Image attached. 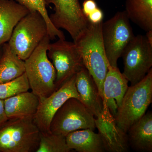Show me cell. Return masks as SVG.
I'll use <instances>...</instances> for the list:
<instances>
[{
	"instance_id": "6da1fadb",
	"label": "cell",
	"mask_w": 152,
	"mask_h": 152,
	"mask_svg": "<svg viewBox=\"0 0 152 152\" xmlns=\"http://www.w3.org/2000/svg\"><path fill=\"white\" fill-rule=\"evenodd\" d=\"M103 22L94 24L88 21L85 32L74 42L80 53L84 65L94 80L103 100L104 82L110 65L102 37Z\"/></svg>"
},
{
	"instance_id": "7a4b0ae2",
	"label": "cell",
	"mask_w": 152,
	"mask_h": 152,
	"mask_svg": "<svg viewBox=\"0 0 152 152\" xmlns=\"http://www.w3.org/2000/svg\"><path fill=\"white\" fill-rule=\"evenodd\" d=\"M50 41L47 36L25 61V73L30 89L39 100L49 96L56 90V72L47 54Z\"/></svg>"
},
{
	"instance_id": "3957f363",
	"label": "cell",
	"mask_w": 152,
	"mask_h": 152,
	"mask_svg": "<svg viewBox=\"0 0 152 152\" xmlns=\"http://www.w3.org/2000/svg\"><path fill=\"white\" fill-rule=\"evenodd\" d=\"M40 132L33 117L8 119L0 127V152H36Z\"/></svg>"
},
{
	"instance_id": "277c9868",
	"label": "cell",
	"mask_w": 152,
	"mask_h": 152,
	"mask_svg": "<svg viewBox=\"0 0 152 152\" xmlns=\"http://www.w3.org/2000/svg\"><path fill=\"white\" fill-rule=\"evenodd\" d=\"M152 102V69L138 83L129 87L115 116L125 132L145 114Z\"/></svg>"
},
{
	"instance_id": "5b68a950",
	"label": "cell",
	"mask_w": 152,
	"mask_h": 152,
	"mask_svg": "<svg viewBox=\"0 0 152 152\" xmlns=\"http://www.w3.org/2000/svg\"><path fill=\"white\" fill-rule=\"evenodd\" d=\"M47 36L48 26L43 17L38 12H33L17 24L7 43L11 50L25 61Z\"/></svg>"
},
{
	"instance_id": "8992f818",
	"label": "cell",
	"mask_w": 152,
	"mask_h": 152,
	"mask_svg": "<svg viewBox=\"0 0 152 152\" xmlns=\"http://www.w3.org/2000/svg\"><path fill=\"white\" fill-rule=\"evenodd\" d=\"M94 116L80 101L75 98L68 99L55 114L50 132L66 137L75 131L96 129Z\"/></svg>"
},
{
	"instance_id": "52a82bcc",
	"label": "cell",
	"mask_w": 152,
	"mask_h": 152,
	"mask_svg": "<svg viewBox=\"0 0 152 152\" xmlns=\"http://www.w3.org/2000/svg\"><path fill=\"white\" fill-rule=\"evenodd\" d=\"M102 37L107 58L113 67H118V61L134 37L130 20L125 11L118 12L103 22Z\"/></svg>"
},
{
	"instance_id": "ba28073f",
	"label": "cell",
	"mask_w": 152,
	"mask_h": 152,
	"mask_svg": "<svg viewBox=\"0 0 152 152\" xmlns=\"http://www.w3.org/2000/svg\"><path fill=\"white\" fill-rule=\"evenodd\" d=\"M123 75L131 86L138 83L146 75L152 66V45L145 36H135L123 52Z\"/></svg>"
},
{
	"instance_id": "9c48e42d",
	"label": "cell",
	"mask_w": 152,
	"mask_h": 152,
	"mask_svg": "<svg viewBox=\"0 0 152 152\" xmlns=\"http://www.w3.org/2000/svg\"><path fill=\"white\" fill-rule=\"evenodd\" d=\"M47 54L56 72V90L85 66L74 42L59 39L55 42L50 43Z\"/></svg>"
},
{
	"instance_id": "30bf717a",
	"label": "cell",
	"mask_w": 152,
	"mask_h": 152,
	"mask_svg": "<svg viewBox=\"0 0 152 152\" xmlns=\"http://www.w3.org/2000/svg\"><path fill=\"white\" fill-rule=\"evenodd\" d=\"M46 5L53 4L54 12L49 16L53 25L62 28L76 42L85 32L88 21L82 10L79 0H45Z\"/></svg>"
},
{
	"instance_id": "8fae6325",
	"label": "cell",
	"mask_w": 152,
	"mask_h": 152,
	"mask_svg": "<svg viewBox=\"0 0 152 152\" xmlns=\"http://www.w3.org/2000/svg\"><path fill=\"white\" fill-rule=\"evenodd\" d=\"M76 75L49 96L39 100L37 110L33 119L41 132L50 131V125L53 117L68 99L75 98L80 101L76 87Z\"/></svg>"
},
{
	"instance_id": "7c38bea8",
	"label": "cell",
	"mask_w": 152,
	"mask_h": 152,
	"mask_svg": "<svg viewBox=\"0 0 152 152\" xmlns=\"http://www.w3.org/2000/svg\"><path fill=\"white\" fill-rule=\"evenodd\" d=\"M103 112L95 118L96 128L100 136L105 151L126 152L129 150L127 134L117 125L115 117L104 105Z\"/></svg>"
},
{
	"instance_id": "4fadbf2b",
	"label": "cell",
	"mask_w": 152,
	"mask_h": 152,
	"mask_svg": "<svg viewBox=\"0 0 152 152\" xmlns=\"http://www.w3.org/2000/svg\"><path fill=\"white\" fill-rule=\"evenodd\" d=\"M128 82L118 67L110 66L104 82L103 103L114 117L127 91Z\"/></svg>"
},
{
	"instance_id": "5bb4252c",
	"label": "cell",
	"mask_w": 152,
	"mask_h": 152,
	"mask_svg": "<svg viewBox=\"0 0 152 152\" xmlns=\"http://www.w3.org/2000/svg\"><path fill=\"white\" fill-rule=\"evenodd\" d=\"M75 85L80 102L95 118L101 115L104 111L103 100L94 80L85 66L76 74Z\"/></svg>"
},
{
	"instance_id": "9a60e30c",
	"label": "cell",
	"mask_w": 152,
	"mask_h": 152,
	"mask_svg": "<svg viewBox=\"0 0 152 152\" xmlns=\"http://www.w3.org/2000/svg\"><path fill=\"white\" fill-rule=\"evenodd\" d=\"M30 12L14 0H0V46L9 42L17 24Z\"/></svg>"
},
{
	"instance_id": "2e32d148",
	"label": "cell",
	"mask_w": 152,
	"mask_h": 152,
	"mask_svg": "<svg viewBox=\"0 0 152 152\" xmlns=\"http://www.w3.org/2000/svg\"><path fill=\"white\" fill-rule=\"evenodd\" d=\"M129 146L137 152H152V113L148 112L127 132Z\"/></svg>"
},
{
	"instance_id": "e0dca14e",
	"label": "cell",
	"mask_w": 152,
	"mask_h": 152,
	"mask_svg": "<svg viewBox=\"0 0 152 152\" xmlns=\"http://www.w3.org/2000/svg\"><path fill=\"white\" fill-rule=\"evenodd\" d=\"M39 104L37 96L28 91L4 100L5 110L8 119L34 118Z\"/></svg>"
},
{
	"instance_id": "ac0fdd59",
	"label": "cell",
	"mask_w": 152,
	"mask_h": 152,
	"mask_svg": "<svg viewBox=\"0 0 152 152\" xmlns=\"http://www.w3.org/2000/svg\"><path fill=\"white\" fill-rule=\"evenodd\" d=\"M66 139L68 147L77 152H105L100 136L91 129L72 132Z\"/></svg>"
},
{
	"instance_id": "d6986e66",
	"label": "cell",
	"mask_w": 152,
	"mask_h": 152,
	"mask_svg": "<svg viewBox=\"0 0 152 152\" xmlns=\"http://www.w3.org/2000/svg\"><path fill=\"white\" fill-rule=\"evenodd\" d=\"M0 59V84L10 81L25 73V61L11 50L8 43L2 45Z\"/></svg>"
},
{
	"instance_id": "ffe728a7",
	"label": "cell",
	"mask_w": 152,
	"mask_h": 152,
	"mask_svg": "<svg viewBox=\"0 0 152 152\" xmlns=\"http://www.w3.org/2000/svg\"><path fill=\"white\" fill-rule=\"evenodd\" d=\"M125 12L129 20L142 29L152 30V0H126Z\"/></svg>"
},
{
	"instance_id": "44dd1931",
	"label": "cell",
	"mask_w": 152,
	"mask_h": 152,
	"mask_svg": "<svg viewBox=\"0 0 152 152\" xmlns=\"http://www.w3.org/2000/svg\"><path fill=\"white\" fill-rule=\"evenodd\" d=\"M17 2L24 6L30 12H38L43 17L47 24L48 34L50 40L58 37L60 39H66L64 33L55 27L50 20L46 7L45 0H16Z\"/></svg>"
},
{
	"instance_id": "7402d4cb",
	"label": "cell",
	"mask_w": 152,
	"mask_h": 152,
	"mask_svg": "<svg viewBox=\"0 0 152 152\" xmlns=\"http://www.w3.org/2000/svg\"><path fill=\"white\" fill-rule=\"evenodd\" d=\"M66 137L51 132H41L39 147L36 152H69Z\"/></svg>"
},
{
	"instance_id": "603a6c76",
	"label": "cell",
	"mask_w": 152,
	"mask_h": 152,
	"mask_svg": "<svg viewBox=\"0 0 152 152\" xmlns=\"http://www.w3.org/2000/svg\"><path fill=\"white\" fill-rule=\"evenodd\" d=\"M29 84L26 73L7 83L0 84V99L4 100L22 93L28 91Z\"/></svg>"
},
{
	"instance_id": "cb8c5ba5",
	"label": "cell",
	"mask_w": 152,
	"mask_h": 152,
	"mask_svg": "<svg viewBox=\"0 0 152 152\" xmlns=\"http://www.w3.org/2000/svg\"><path fill=\"white\" fill-rule=\"evenodd\" d=\"M98 7L95 0H85L82 7L83 13L86 18Z\"/></svg>"
},
{
	"instance_id": "d4e9b609",
	"label": "cell",
	"mask_w": 152,
	"mask_h": 152,
	"mask_svg": "<svg viewBox=\"0 0 152 152\" xmlns=\"http://www.w3.org/2000/svg\"><path fill=\"white\" fill-rule=\"evenodd\" d=\"M88 21L92 23L96 24L103 22L104 13L103 11L99 7L90 14L87 18Z\"/></svg>"
},
{
	"instance_id": "484cf974",
	"label": "cell",
	"mask_w": 152,
	"mask_h": 152,
	"mask_svg": "<svg viewBox=\"0 0 152 152\" xmlns=\"http://www.w3.org/2000/svg\"><path fill=\"white\" fill-rule=\"evenodd\" d=\"M8 120L5 110L4 100L0 99V127Z\"/></svg>"
},
{
	"instance_id": "4316f807",
	"label": "cell",
	"mask_w": 152,
	"mask_h": 152,
	"mask_svg": "<svg viewBox=\"0 0 152 152\" xmlns=\"http://www.w3.org/2000/svg\"><path fill=\"white\" fill-rule=\"evenodd\" d=\"M145 37H146L148 42L152 45V30H150L146 32Z\"/></svg>"
},
{
	"instance_id": "83f0119b",
	"label": "cell",
	"mask_w": 152,
	"mask_h": 152,
	"mask_svg": "<svg viewBox=\"0 0 152 152\" xmlns=\"http://www.w3.org/2000/svg\"><path fill=\"white\" fill-rule=\"evenodd\" d=\"M2 53V45H1L0 46V59H1V57Z\"/></svg>"
}]
</instances>
